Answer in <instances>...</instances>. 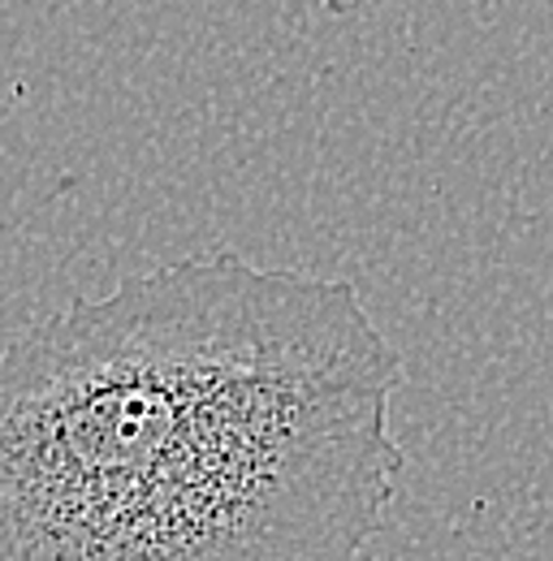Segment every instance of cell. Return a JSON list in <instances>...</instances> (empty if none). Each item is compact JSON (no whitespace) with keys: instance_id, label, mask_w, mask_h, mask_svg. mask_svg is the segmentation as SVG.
I'll return each mask as SVG.
<instances>
[{"instance_id":"6da1fadb","label":"cell","mask_w":553,"mask_h":561,"mask_svg":"<svg viewBox=\"0 0 553 561\" xmlns=\"http://www.w3.org/2000/svg\"><path fill=\"white\" fill-rule=\"evenodd\" d=\"M407 367L350 280L191 255L0 351V561H354Z\"/></svg>"},{"instance_id":"7a4b0ae2","label":"cell","mask_w":553,"mask_h":561,"mask_svg":"<svg viewBox=\"0 0 553 561\" xmlns=\"http://www.w3.org/2000/svg\"><path fill=\"white\" fill-rule=\"evenodd\" d=\"M381 4H390V0H320V9L329 18H363V13L381 9Z\"/></svg>"}]
</instances>
